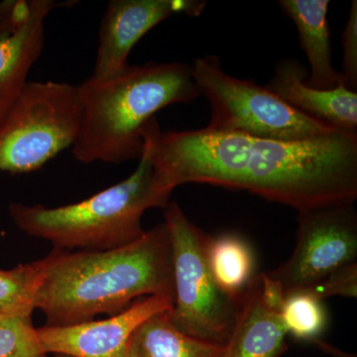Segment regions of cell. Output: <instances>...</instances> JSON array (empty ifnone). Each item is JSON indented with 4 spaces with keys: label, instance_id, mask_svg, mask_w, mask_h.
Wrapping results in <instances>:
<instances>
[{
    "label": "cell",
    "instance_id": "1",
    "mask_svg": "<svg viewBox=\"0 0 357 357\" xmlns=\"http://www.w3.org/2000/svg\"><path fill=\"white\" fill-rule=\"evenodd\" d=\"M162 189L199 183L241 190L305 211L357 198V133L337 130L304 141L241 134L166 131L156 117L143 133Z\"/></svg>",
    "mask_w": 357,
    "mask_h": 357
},
{
    "label": "cell",
    "instance_id": "2",
    "mask_svg": "<svg viewBox=\"0 0 357 357\" xmlns=\"http://www.w3.org/2000/svg\"><path fill=\"white\" fill-rule=\"evenodd\" d=\"M35 310L47 325H77L110 317L149 296L174 301L172 248L165 223L109 250L55 249L43 258Z\"/></svg>",
    "mask_w": 357,
    "mask_h": 357
},
{
    "label": "cell",
    "instance_id": "3",
    "mask_svg": "<svg viewBox=\"0 0 357 357\" xmlns=\"http://www.w3.org/2000/svg\"><path fill=\"white\" fill-rule=\"evenodd\" d=\"M77 89L83 116L72 152L84 164L140 159L143 133L155 114L199 96L191 66L178 62L129 66L112 79L98 81L89 77Z\"/></svg>",
    "mask_w": 357,
    "mask_h": 357
},
{
    "label": "cell",
    "instance_id": "4",
    "mask_svg": "<svg viewBox=\"0 0 357 357\" xmlns=\"http://www.w3.org/2000/svg\"><path fill=\"white\" fill-rule=\"evenodd\" d=\"M171 194L160 187L144 148L132 175L91 198L58 208L13 203L9 213L18 229L55 249L109 250L142 236L145 211L166 208Z\"/></svg>",
    "mask_w": 357,
    "mask_h": 357
},
{
    "label": "cell",
    "instance_id": "5",
    "mask_svg": "<svg viewBox=\"0 0 357 357\" xmlns=\"http://www.w3.org/2000/svg\"><path fill=\"white\" fill-rule=\"evenodd\" d=\"M192 72L199 96L210 103L208 130L278 141L311 140L337 131L301 114L265 86L229 76L215 56L195 60Z\"/></svg>",
    "mask_w": 357,
    "mask_h": 357
},
{
    "label": "cell",
    "instance_id": "6",
    "mask_svg": "<svg viewBox=\"0 0 357 357\" xmlns=\"http://www.w3.org/2000/svg\"><path fill=\"white\" fill-rule=\"evenodd\" d=\"M82 116L77 86L28 82L0 119V171L38 170L63 150L74 146Z\"/></svg>",
    "mask_w": 357,
    "mask_h": 357
},
{
    "label": "cell",
    "instance_id": "7",
    "mask_svg": "<svg viewBox=\"0 0 357 357\" xmlns=\"http://www.w3.org/2000/svg\"><path fill=\"white\" fill-rule=\"evenodd\" d=\"M172 248L174 305L169 316L190 337L225 347L241 302L220 290L208 266L206 238L176 202L164 213Z\"/></svg>",
    "mask_w": 357,
    "mask_h": 357
},
{
    "label": "cell",
    "instance_id": "8",
    "mask_svg": "<svg viewBox=\"0 0 357 357\" xmlns=\"http://www.w3.org/2000/svg\"><path fill=\"white\" fill-rule=\"evenodd\" d=\"M357 213L354 204H333L298 213L293 255L267 273L285 296L300 292L333 272L356 263Z\"/></svg>",
    "mask_w": 357,
    "mask_h": 357
},
{
    "label": "cell",
    "instance_id": "9",
    "mask_svg": "<svg viewBox=\"0 0 357 357\" xmlns=\"http://www.w3.org/2000/svg\"><path fill=\"white\" fill-rule=\"evenodd\" d=\"M206 2L197 0H112L100 27V44L91 77L105 81L128 69L133 47L173 14L199 16Z\"/></svg>",
    "mask_w": 357,
    "mask_h": 357
},
{
    "label": "cell",
    "instance_id": "10",
    "mask_svg": "<svg viewBox=\"0 0 357 357\" xmlns=\"http://www.w3.org/2000/svg\"><path fill=\"white\" fill-rule=\"evenodd\" d=\"M170 298L149 296L102 321L36 328L44 351L70 357H128L134 332L150 317L173 307Z\"/></svg>",
    "mask_w": 357,
    "mask_h": 357
},
{
    "label": "cell",
    "instance_id": "11",
    "mask_svg": "<svg viewBox=\"0 0 357 357\" xmlns=\"http://www.w3.org/2000/svg\"><path fill=\"white\" fill-rule=\"evenodd\" d=\"M306 77L307 70L299 61H279L265 88L310 119L337 130L357 133V93L342 84L328 91L312 88Z\"/></svg>",
    "mask_w": 357,
    "mask_h": 357
},
{
    "label": "cell",
    "instance_id": "12",
    "mask_svg": "<svg viewBox=\"0 0 357 357\" xmlns=\"http://www.w3.org/2000/svg\"><path fill=\"white\" fill-rule=\"evenodd\" d=\"M61 6H65L66 2L37 0L27 23L16 31L0 35V119L25 88L28 74L41 56L47 15Z\"/></svg>",
    "mask_w": 357,
    "mask_h": 357
},
{
    "label": "cell",
    "instance_id": "13",
    "mask_svg": "<svg viewBox=\"0 0 357 357\" xmlns=\"http://www.w3.org/2000/svg\"><path fill=\"white\" fill-rule=\"evenodd\" d=\"M287 335L280 312L263 302L258 275L241 301L236 325L220 357H279L287 347Z\"/></svg>",
    "mask_w": 357,
    "mask_h": 357
},
{
    "label": "cell",
    "instance_id": "14",
    "mask_svg": "<svg viewBox=\"0 0 357 357\" xmlns=\"http://www.w3.org/2000/svg\"><path fill=\"white\" fill-rule=\"evenodd\" d=\"M279 6L295 23L300 44L306 54L311 74L307 86L328 91L342 83L332 63V44L328 21V0H280Z\"/></svg>",
    "mask_w": 357,
    "mask_h": 357
},
{
    "label": "cell",
    "instance_id": "15",
    "mask_svg": "<svg viewBox=\"0 0 357 357\" xmlns=\"http://www.w3.org/2000/svg\"><path fill=\"white\" fill-rule=\"evenodd\" d=\"M169 310L150 317L138 326L131 337L129 357H220L222 345L208 344L181 332L171 321Z\"/></svg>",
    "mask_w": 357,
    "mask_h": 357
},
{
    "label": "cell",
    "instance_id": "16",
    "mask_svg": "<svg viewBox=\"0 0 357 357\" xmlns=\"http://www.w3.org/2000/svg\"><path fill=\"white\" fill-rule=\"evenodd\" d=\"M206 258L211 276L220 290L241 302L258 276L249 244L234 234L206 237Z\"/></svg>",
    "mask_w": 357,
    "mask_h": 357
},
{
    "label": "cell",
    "instance_id": "17",
    "mask_svg": "<svg viewBox=\"0 0 357 357\" xmlns=\"http://www.w3.org/2000/svg\"><path fill=\"white\" fill-rule=\"evenodd\" d=\"M43 269V259L0 269V314L32 319Z\"/></svg>",
    "mask_w": 357,
    "mask_h": 357
},
{
    "label": "cell",
    "instance_id": "18",
    "mask_svg": "<svg viewBox=\"0 0 357 357\" xmlns=\"http://www.w3.org/2000/svg\"><path fill=\"white\" fill-rule=\"evenodd\" d=\"M280 316L287 333L297 340L314 342L328 325V314L323 303L307 292L286 296Z\"/></svg>",
    "mask_w": 357,
    "mask_h": 357
},
{
    "label": "cell",
    "instance_id": "19",
    "mask_svg": "<svg viewBox=\"0 0 357 357\" xmlns=\"http://www.w3.org/2000/svg\"><path fill=\"white\" fill-rule=\"evenodd\" d=\"M0 357H48L32 319L0 314Z\"/></svg>",
    "mask_w": 357,
    "mask_h": 357
},
{
    "label": "cell",
    "instance_id": "20",
    "mask_svg": "<svg viewBox=\"0 0 357 357\" xmlns=\"http://www.w3.org/2000/svg\"><path fill=\"white\" fill-rule=\"evenodd\" d=\"M307 292L323 301L332 296H342L347 298H356L357 296V264L351 263L340 268L326 276L311 287L300 291Z\"/></svg>",
    "mask_w": 357,
    "mask_h": 357
},
{
    "label": "cell",
    "instance_id": "21",
    "mask_svg": "<svg viewBox=\"0 0 357 357\" xmlns=\"http://www.w3.org/2000/svg\"><path fill=\"white\" fill-rule=\"evenodd\" d=\"M344 46L342 83L351 91L357 89V1H352L349 17L342 35Z\"/></svg>",
    "mask_w": 357,
    "mask_h": 357
},
{
    "label": "cell",
    "instance_id": "22",
    "mask_svg": "<svg viewBox=\"0 0 357 357\" xmlns=\"http://www.w3.org/2000/svg\"><path fill=\"white\" fill-rule=\"evenodd\" d=\"M36 4L37 0L0 3V35L9 34L22 27L31 18Z\"/></svg>",
    "mask_w": 357,
    "mask_h": 357
},
{
    "label": "cell",
    "instance_id": "23",
    "mask_svg": "<svg viewBox=\"0 0 357 357\" xmlns=\"http://www.w3.org/2000/svg\"><path fill=\"white\" fill-rule=\"evenodd\" d=\"M56 357H70V356H56Z\"/></svg>",
    "mask_w": 357,
    "mask_h": 357
},
{
    "label": "cell",
    "instance_id": "24",
    "mask_svg": "<svg viewBox=\"0 0 357 357\" xmlns=\"http://www.w3.org/2000/svg\"><path fill=\"white\" fill-rule=\"evenodd\" d=\"M128 357H129V356H128Z\"/></svg>",
    "mask_w": 357,
    "mask_h": 357
}]
</instances>
